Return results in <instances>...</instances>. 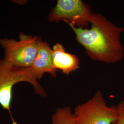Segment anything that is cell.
Listing matches in <instances>:
<instances>
[{
    "instance_id": "obj_7",
    "label": "cell",
    "mask_w": 124,
    "mask_h": 124,
    "mask_svg": "<svg viewBox=\"0 0 124 124\" xmlns=\"http://www.w3.org/2000/svg\"><path fill=\"white\" fill-rule=\"evenodd\" d=\"M53 66L56 70H60L69 75L80 68V61L75 54L65 51L62 45L57 43L52 49Z\"/></svg>"
},
{
    "instance_id": "obj_4",
    "label": "cell",
    "mask_w": 124,
    "mask_h": 124,
    "mask_svg": "<svg viewBox=\"0 0 124 124\" xmlns=\"http://www.w3.org/2000/svg\"><path fill=\"white\" fill-rule=\"evenodd\" d=\"M19 38V40L0 38V45L4 50V58L13 66L31 68L37 55L38 37L20 32Z\"/></svg>"
},
{
    "instance_id": "obj_3",
    "label": "cell",
    "mask_w": 124,
    "mask_h": 124,
    "mask_svg": "<svg viewBox=\"0 0 124 124\" xmlns=\"http://www.w3.org/2000/svg\"><path fill=\"white\" fill-rule=\"evenodd\" d=\"M73 113L75 124H112L118 117L117 107L108 106L100 91Z\"/></svg>"
},
{
    "instance_id": "obj_6",
    "label": "cell",
    "mask_w": 124,
    "mask_h": 124,
    "mask_svg": "<svg viewBox=\"0 0 124 124\" xmlns=\"http://www.w3.org/2000/svg\"><path fill=\"white\" fill-rule=\"evenodd\" d=\"M38 80H41L46 73L52 77L57 76V72L53 66L52 49L48 42L38 39V53L31 68Z\"/></svg>"
},
{
    "instance_id": "obj_8",
    "label": "cell",
    "mask_w": 124,
    "mask_h": 124,
    "mask_svg": "<svg viewBox=\"0 0 124 124\" xmlns=\"http://www.w3.org/2000/svg\"><path fill=\"white\" fill-rule=\"evenodd\" d=\"M52 124H75L74 113L67 106L59 108L52 116Z\"/></svg>"
},
{
    "instance_id": "obj_2",
    "label": "cell",
    "mask_w": 124,
    "mask_h": 124,
    "mask_svg": "<svg viewBox=\"0 0 124 124\" xmlns=\"http://www.w3.org/2000/svg\"><path fill=\"white\" fill-rule=\"evenodd\" d=\"M21 82L31 84L36 94L46 97L44 89L39 83L31 68L15 66L4 58L0 59V105L8 111L13 124H18L13 118L11 108L13 87L15 85Z\"/></svg>"
},
{
    "instance_id": "obj_1",
    "label": "cell",
    "mask_w": 124,
    "mask_h": 124,
    "mask_svg": "<svg viewBox=\"0 0 124 124\" xmlns=\"http://www.w3.org/2000/svg\"><path fill=\"white\" fill-rule=\"evenodd\" d=\"M90 24V29L68 24L89 57L93 60L109 63L121 60L124 47L120 37L123 28L116 25L102 14L93 12Z\"/></svg>"
},
{
    "instance_id": "obj_9",
    "label": "cell",
    "mask_w": 124,
    "mask_h": 124,
    "mask_svg": "<svg viewBox=\"0 0 124 124\" xmlns=\"http://www.w3.org/2000/svg\"><path fill=\"white\" fill-rule=\"evenodd\" d=\"M116 107L118 111V117L112 124H124V100L120 101Z\"/></svg>"
},
{
    "instance_id": "obj_5",
    "label": "cell",
    "mask_w": 124,
    "mask_h": 124,
    "mask_svg": "<svg viewBox=\"0 0 124 124\" xmlns=\"http://www.w3.org/2000/svg\"><path fill=\"white\" fill-rule=\"evenodd\" d=\"M93 12L90 6L81 0H58L49 12L50 22L64 21L79 28H86L90 24Z\"/></svg>"
}]
</instances>
